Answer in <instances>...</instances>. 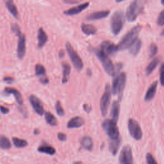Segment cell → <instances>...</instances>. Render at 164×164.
Wrapping results in <instances>:
<instances>
[{
	"instance_id": "1",
	"label": "cell",
	"mask_w": 164,
	"mask_h": 164,
	"mask_svg": "<svg viewBox=\"0 0 164 164\" xmlns=\"http://www.w3.org/2000/svg\"><path fill=\"white\" fill-rule=\"evenodd\" d=\"M142 26L140 25L134 26L124 35L120 42L117 45L118 51L128 49L131 45L138 38Z\"/></svg>"
},
{
	"instance_id": "2",
	"label": "cell",
	"mask_w": 164,
	"mask_h": 164,
	"mask_svg": "<svg viewBox=\"0 0 164 164\" xmlns=\"http://www.w3.org/2000/svg\"><path fill=\"white\" fill-rule=\"evenodd\" d=\"M93 51L101 64H102L105 72L110 76H114L115 74V67L108 55L103 52L101 49H93Z\"/></svg>"
},
{
	"instance_id": "3",
	"label": "cell",
	"mask_w": 164,
	"mask_h": 164,
	"mask_svg": "<svg viewBox=\"0 0 164 164\" xmlns=\"http://www.w3.org/2000/svg\"><path fill=\"white\" fill-rule=\"evenodd\" d=\"M125 22V18L122 11L117 10L112 15L110 21L111 30L113 34L117 35L122 30Z\"/></svg>"
},
{
	"instance_id": "4",
	"label": "cell",
	"mask_w": 164,
	"mask_h": 164,
	"mask_svg": "<svg viewBox=\"0 0 164 164\" xmlns=\"http://www.w3.org/2000/svg\"><path fill=\"white\" fill-rule=\"evenodd\" d=\"M126 75L124 72H121L116 75L112 83V92L114 95H118L119 100L121 99L123 90L126 85Z\"/></svg>"
},
{
	"instance_id": "5",
	"label": "cell",
	"mask_w": 164,
	"mask_h": 164,
	"mask_svg": "<svg viewBox=\"0 0 164 164\" xmlns=\"http://www.w3.org/2000/svg\"><path fill=\"white\" fill-rule=\"evenodd\" d=\"M144 9V2L142 1L132 2L126 10V18L128 21L133 22L137 19L138 16L142 12Z\"/></svg>"
},
{
	"instance_id": "6",
	"label": "cell",
	"mask_w": 164,
	"mask_h": 164,
	"mask_svg": "<svg viewBox=\"0 0 164 164\" xmlns=\"http://www.w3.org/2000/svg\"><path fill=\"white\" fill-rule=\"evenodd\" d=\"M102 127L111 140H116L120 138L119 131L116 122L112 119H105L102 123Z\"/></svg>"
},
{
	"instance_id": "7",
	"label": "cell",
	"mask_w": 164,
	"mask_h": 164,
	"mask_svg": "<svg viewBox=\"0 0 164 164\" xmlns=\"http://www.w3.org/2000/svg\"><path fill=\"white\" fill-rule=\"evenodd\" d=\"M65 48L67 53H68L69 58L73 65L75 67V69L78 71H82L83 68V63L80 55L78 54V53L74 49V48H72L71 43L67 42L65 44Z\"/></svg>"
},
{
	"instance_id": "8",
	"label": "cell",
	"mask_w": 164,
	"mask_h": 164,
	"mask_svg": "<svg viewBox=\"0 0 164 164\" xmlns=\"http://www.w3.org/2000/svg\"><path fill=\"white\" fill-rule=\"evenodd\" d=\"M111 93L112 90L110 88V85L109 84H106L105 85L104 93L100 101V110L101 114H102L103 117L106 115L107 112H108L109 110L110 101L111 99Z\"/></svg>"
},
{
	"instance_id": "9",
	"label": "cell",
	"mask_w": 164,
	"mask_h": 164,
	"mask_svg": "<svg viewBox=\"0 0 164 164\" xmlns=\"http://www.w3.org/2000/svg\"><path fill=\"white\" fill-rule=\"evenodd\" d=\"M128 131L130 135L136 140H140L142 138V131L140 124L133 119H129L128 122Z\"/></svg>"
},
{
	"instance_id": "10",
	"label": "cell",
	"mask_w": 164,
	"mask_h": 164,
	"mask_svg": "<svg viewBox=\"0 0 164 164\" xmlns=\"http://www.w3.org/2000/svg\"><path fill=\"white\" fill-rule=\"evenodd\" d=\"M119 160L121 164H133V157L131 147L128 145L124 147L121 151Z\"/></svg>"
},
{
	"instance_id": "11",
	"label": "cell",
	"mask_w": 164,
	"mask_h": 164,
	"mask_svg": "<svg viewBox=\"0 0 164 164\" xmlns=\"http://www.w3.org/2000/svg\"><path fill=\"white\" fill-rule=\"evenodd\" d=\"M30 103L32 105L33 110L37 114L42 115L44 114V110L41 101L35 95H30L29 97Z\"/></svg>"
},
{
	"instance_id": "12",
	"label": "cell",
	"mask_w": 164,
	"mask_h": 164,
	"mask_svg": "<svg viewBox=\"0 0 164 164\" xmlns=\"http://www.w3.org/2000/svg\"><path fill=\"white\" fill-rule=\"evenodd\" d=\"M101 50L106 55H113L118 51L117 46L110 41H104L100 45Z\"/></svg>"
},
{
	"instance_id": "13",
	"label": "cell",
	"mask_w": 164,
	"mask_h": 164,
	"mask_svg": "<svg viewBox=\"0 0 164 164\" xmlns=\"http://www.w3.org/2000/svg\"><path fill=\"white\" fill-rule=\"evenodd\" d=\"M18 37V56L19 59H22L25 56L26 53V36L23 33H21Z\"/></svg>"
},
{
	"instance_id": "14",
	"label": "cell",
	"mask_w": 164,
	"mask_h": 164,
	"mask_svg": "<svg viewBox=\"0 0 164 164\" xmlns=\"http://www.w3.org/2000/svg\"><path fill=\"white\" fill-rule=\"evenodd\" d=\"M89 4L90 3L89 2L80 4L76 7H72L68 10L64 11V14L67 15H74L78 14L80 12H82V11L84 10L85 9H86L89 6Z\"/></svg>"
},
{
	"instance_id": "15",
	"label": "cell",
	"mask_w": 164,
	"mask_h": 164,
	"mask_svg": "<svg viewBox=\"0 0 164 164\" xmlns=\"http://www.w3.org/2000/svg\"><path fill=\"white\" fill-rule=\"evenodd\" d=\"M3 93L5 94H12V95H14V96L15 97L17 102L18 103V104L19 105H22V103H23V100H22V95L18 90H17L16 89L12 88V87H6L3 90Z\"/></svg>"
},
{
	"instance_id": "16",
	"label": "cell",
	"mask_w": 164,
	"mask_h": 164,
	"mask_svg": "<svg viewBox=\"0 0 164 164\" xmlns=\"http://www.w3.org/2000/svg\"><path fill=\"white\" fill-rule=\"evenodd\" d=\"M109 14H110L109 10L98 11V12H95L88 15L87 17V19L89 21L101 19L106 18V17L109 15Z\"/></svg>"
},
{
	"instance_id": "17",
	"label": "cell",
	"mask_w": 164,
	"mask_h": 164,
	"mask_svg": "<svg viewBox=\"0 0 164 164\" xmlns=\"http://www.w3.org/2000/svg\"><path fill=\"white\" fill-rule=\"evenodd\" d=\"M85 124V120L81 117L76 116L72 117L71 119L67 123V128H80Z\"/></svg>"
},
{
	"instance_id": "18",
	"label": "cell",
	"mask_w": 164,
	"mask_h": 164,
	"mask_svg": "<svg viewBox=\"0 0 164 164\" xmlns=\"http://www.w3.org/2000/svg\"><path fill=\"white\" fill-rule=\"evenodd\" d=\"M157 86H158V82L157 81L154 82L151 85L150 87L148 89V90H147V92L145 95L144 99L146 101H150L154 98L155 95L156 94V92Z\"/></svg>"
},
{
	"instance_id": "19",
	"label": "cell",
	"mask_w": 164,
	"mask_h": 164,
	"mask_svg": "<svg viewBox=\"0 0 164 164\" xmlns=\"http://www.w3.org/2000/svg\"><path fill=\"white\" fill-rule=\"evenodd\" d=\"M119 112H120V104L119 101H114L112 105L111 108V119L115 122H117L119 117Z\"/></svg>"
},
{
	"instance_id": "20",
	"label": "cell",
	"mask_w": 164,
	"mask_h": 164,
	"mask_svg": "<svg viewBox=\"0 0 164 164\" xmlns=\"http://www.w3.org/2000/svg\"><path fill=\"white\" fill-rule=\"evenodd\" d=\"M38 48H42L45 44H46L48 41V35L46 33L44 32V29L42 28H40L38 31Z\"/></svg>"
},
{
	"instance_id": "21",
	"label": "cell",
	"mask_w": 164,
	"mask_h": 164,
	"mask_svg": "<svg viewBox=\"0 0 164 164\" xmlns=\"http://www.w3.org/2000/svg\"><path fill=\"white\" fill-rule=\"evenodd\" d=\"M81 146L85 150L89 151H92L94 147V142L92 138L89 136L83 137L81 140Z\"/></svg>"
},
{
	"instance_id": "22",
	"label": "cell",
	"mask_w": 164,
	"mask_h": 164,
	"mask_svg": "<svg viewBox=\"0 0 164 164\" xmlns=\"http://www.w3.org/2000/svg\"><path fill=\"white\" fill-rule=\"evenodd\" d=\"M81 28L82 32L87 35H94L97 32V28L92 25L83 23L81 25Z\"/></svg>"
},
{
	"instance_id": "23",
	"label": "cell",
	"mask_w": 164,
	"mask_h": 164,
	"mask_svg": "<svg viewBox=\"0 0 164 164\" xmlns=\"http://www.w3.org/2000/svg\"><path fill=\"white\" fill-rule=\"evenodd\" d=\"M62 67H63V77H62V83H66L69 80L71 67L66 62H63L62 63Z\"/></svg>"
},
{
	"instance_id": "24",
	"label": "cell",
	"mask_w": 164,
	"mask_h": 164,
	"mask_svg": "<svg viewBox=\"0 0 164 164\" xmlns=\"http://www.w3.org/2000/svg\"><path fill=\"white\" fill-rule=\"evenodd\" d=\"M141 47H142V41L140 39L137 38L128 48L129 53L133 55H137L139 53Z\"/></svg>"
},
{
	"instance_id": "25",
	"label": "cell",
	"mask_w": 164,
	"mask_h": 164,
	"mask_svg": "<svg viewBox=\"0 0 164 164\" xmlns=\"http://www.w3.org/2000/svg\"><path fill=\"white\" fill-rule=\"evenodd\" d=\"M121 144V139L116 140H111L109 143V151L113 155H115L119 149Z\"/></svg>"
},
{
	"instance_id": "26",
	"label": "cell",
	"mask_w": 164,
	"mask_h": 164,
	"mask_svg": "<svg viewBox=\"0 0 164 164\" xmlns=\"http://www.w3.org/2000/svg\"><path fill=\"white\" fill-rule=\"evenodd\" d=\"M7 8L9 10V12L12 14L15 18H19V12L18 8H17L15 5L12 0H8L5 2Z\"/></svg>"
},
{
	"instance_id": "27",
	"label": "cell",
	"mask_w": 164,
	"mask_h": 164,
	"mask_svg": "<svg viewBox=\"0 0 164 164\" xmlns=\"http://www.w3.org/2000/svg\"><path fill=\"white\" fill-rule=\"evenodd\" d=\"M38 151L40 152H42V153L48 154L49 155H53L56 152V150L53 147L48 144H44L39 146L38 148Z\"/></svg>"
},
{
	"instance_id": "28",
	"label": "cell",
	"mask_w": 164,
	"mask_h": 164,
	"mask_svg": "<svg viewBox=\"0 0 164 164\" xmlns=\"http://www.w3.org/2000/svg\"><path fill=\"white\" fill-rule=\"evenodd\" d=\"M160 60L159 58H155V59L152 60L149 64V65L146 67V75H150L151 73L155 69L156 66L160 63Z\"/></svg>"
},
{
	"instance_id": "29",
	"label": "cell",
	"mask_w": 164,
	"mask_h": 164,
	"mask_svg": "<svg viewBox=\"0 0 164 164\" xmlns=\"http://www.w3.org/2000/svg\"><path fill=\"white\" fill-rule=\"evenodd\" d=\"M11 148L10 140L5 135H0V148L3 149H8Z\"/></svg>"
},
{
	"instance_id": "30",
	"label": "cell",
	"mask_w": 164,
	"mask_h": 164,
	"mask_svg": "<svg viewBox=\"0 0 164 164\" xmlns=\"http://www.w3.org/2000/svg\"><path fill=\"white\" fill-rule=\"evenodd\" d=\"M45 120L51 126H55L57 125V120L52 113H50L49 112H46L45 113Z\"/></svg>"
},
{
	"instance_id": "31",
	"label": "cell",
	"mask_w": 164,
	"mask_h": 164,
	"mask_svg": "<svg viewBox=\"0 0 164 164\" xmlns=\"http://www.w3.org/2000/svg\"><path fill=\"white\" fill-rule=\"evenodd\" d=\"M12 141H13L14 146L16 147V148H25V147L27 146L28 145V142L26 140H24V139H19L17 137H13Z\"/></svg>"
},
{
	"instance_id": "32",
	"label": "cell",
	"mask_w": 164,
	"mask_h": 164,
	"mask_svg": "<svg viewBox=\"0 0 164 164\" xmlns=\"http://www.w3.org/2000/svg\"><path fill=\"white\" fill-rule=\"evenodd\" d=\"M35 75L37 76H46V69L42 64H38L35 65Z\"/></svg>"
},
{
	"instance_id": "33",
	"label": "cell",
	"mask_w": 164,
	"mask_h": 164,
	"mask_svg": "<svg viewBox=\"0 0 164 164\" xmlns=\"http://www.w3.org/2000/svg\"><path fill=\"white\" fill-rule=\"evenodd\" d=\"M158 48L157 45L155 43H152L150 46H149V58H152L154 57L156 55V54L158 53Z\"/></svg>"
},
{
	"instance_id": "34",
	"label": "cell",
	"mask_w": 164,
	"mask_h": 164,
	"mask_svg": "<svg viewBox=\"0 0 164 164\" xmlns=\"http://www.w3.org/2000/svg\"><path fill=\"white\" fill-rule=\"evenodd\" d=\"M55 110H56V113H57V114L59 116L64 115V114H65L64 110L63 109V108H62V106L60 102L59 101H58L55 104Z\"/></svg>"
},
{
	"instance_id": "35",
	"label": "cell",
	"mask_w": 164,
	"mask_h": 164,
	"mask_svg": "<svg viewBox=\"0 0 164 164\" xmlns=\"http://www.w3.org/2000/svg\"><path fill=\"white\" fill-rule=\"evenodd\" d=\"M146 162L147 164H158L155 158L151 153L146 155Z\"/></svg>"
},
{
	"instance_id": "36",
	"label": "cell",
	"mask_w": 164,
	"mask_h": 164,
	"mask_svg": "<svg viewBox=\"0 0 164 164\" xmlns=\"http://www.w3.org/2000/svg\"><path fill=\"white\" fill-rule=\"evenodd\" d=\"M11 29H12V31L17 36H19L22 33L21 32L20 28L18 24H15V23L12 24V26H11Z\"/></svg>"
},
{
	"instance_id": "37",
	"label": "cell",
	"mask_w": 164,
	"mask_h": 164,
	"mask_svg": "<svg viewBox=\"0 0 164 164\" xmlns=\"http://www.w3.org/2000/svg\"><path fill=\"white\" fill-rule=\"evenodd\" d=\"M157 24L160 26H164V10L162 11L158 17Z\"/></svg>"
},
{
	"instance_id": "38",
	"label": "cell",
	"mask_w": 164,
	"mask_h": 164,
	"mask_svg": "<svg viewBox=\"0 0 164 164\" xmlns=\"http://www.w3.org/2000/svg\"><path fill=\"white\" fill-rule=\"evenodd\" d=\"M160 81L163 87H164V63H163L160 69Z\"/></svg>"
},
{
	"instance_id": "39",
	"label": "cell",
	"mask_w": 164,
	"mask_h": 164,
	"mask_svg": "<svg viewBox=\"0 0 164 164\" xmlns=\"http://www.w3.org/2000/svg\"><path fill=\"white\" fill-rule=\"evenodd\" d=\"M58 139L60 141H65L67 140V135L63 133H58Z\"/></svg>"
},
{
	"instance_id": "40",
	"label": "cell",
	"mask_w": 164,
	"mask_h": 164,
	"mask_svg": "<svg viewBox=\"0 0 164 164\" xmlns=\"http://www.w3.org/2000/svg\"><path fill=\"white\" fill-rule=\"evenodd\" d=\"M83 110L85 111L87 114H89V113L91 112L92 110V109H91V106H90L88 104H84L83 105Z\"/></svg>"
},
{
	"instance_id": "41",
	"label": "cell",
	"mask_w": 164,
	"mask_h": 164,
	"mask_svg": "<svg viewBox=\"0 0 164 164\" xmlns=\"http://www.w3.org/2000/svg\"><path fill=\"white\" fill-rule=\"evenodd\" d=\"M40 82L43 84H48L49 83V79L46 76H42L40 77Z\"/></svg>"
},
{
	"instance_id": "42",
	"label": "cell",
	"mask_w": 164,
	"mask_h": 164,
	"mask_svg": "<svg viewBox=\"0 0 164 164\" xmlns=\"http://www.w3.org/2000/svg\"><path fill=\"white\" fill-rule=\"evenodd\" d=\"M0 111L3 114H7L9 112L10 110L8 108H6V107L3 106H0Z\"/></svg>"
},
{
	"instance_id": "43",
	"label": "cell",
	"mask_w": 164,
	"mask_h": 164,
	"mask_svg": "<svg viewBox=\"0 0 164 164\" xmlns=\"http://www.w3.org/2000/svg\"><path fill=\"white\" fill-rule=\"evenodd\" d=\"M3 81L7 83H12L14 82V79L12 77H5L3 78Z\"/></svg>"
},
{
	"instance_id": "44",
	"label": "cell",
	"mask_w": 164,
	"mask_h": 164,
	"mask_svg": "<svg viewBox=\"0 0 164 164\" xmlns=\"http://www.w3.org/2000/svg\"><path fill=\"white\" fill-rule=\"evenodd\" d=\"M19 110L21 114L23 115L25 117H27L28 116V112L26 111V110L24 108V107H19Z\"/></svg>"
},
{
	"instance_id": "45",
	"label": "cell",
	"mask_w": 164,
	"mask_h": 164,
	"mask_svg": "<svg viewBox=\"0 0 164 164\" xmlns=\"http://www.w3.org/2000/svg\"><path fill=\"white\" fill-rule=\"evenodd\" d=\"M65 3H69V4H76L80 3V1H71V0H65L64 1Z\"/></svg>"
},
{
	"instance_id": "46",
	"label": "cell",
	"mask_w": 164,
	"mask_h": 164,
	"mask_svg": "<svg viewBox=\"0 0 164 164\" xmlns=\"http://www.w3.org/2000/svg\"><path fill=\"white\" fill-rule=\"evenodd\" d=\"M64 55H65L64 51V50H60V52H59V56H60V57L62 58L64 56Z\"/></svg>"
},
{
	"instance_id": "47",
	"label": "cell",
	"mask_w": 164,
	"mask_h": 164,
	"mask_svg": "<svg viewBox=\"0 0 164 164\" xmlns=\"http://www.w3.org/2000/svg\"><path fill=\"white\" fill-rule=\"evenodd\" d=\"M39 133H40V132H39V130L38 129H35L34 130V134L35 135H38Z\"/></svg>"
},
{
	"instance_id": "48",
	"label": "cell",
	"mask_w": 164,
	"mask_h": 164,
	"mask_svg": "<svg viewBox=\"0 0 164 164\" xmlns=\"http://www.w3.org/2000/svg\"><path fill=\"white\" fill-rule=\"evenodd\" d=\"M73 164H83V163L82 162L77 161V162H75L74 163H73Z\"/></svg>"
},
{
	"instance_id": "49",
	"label": "cell",
	"mask_w": 164,
	"mask_h": 164,
	"mask_svg": "<svg viewBox=\"0 0 164 164\" xmlns=\"http://www.w3.org/2000/svg\"><path fill=\"white\" fill-rule=\"evenodd\" d=\"M160 35H161V36H164V29L162 31V32H161V33H160Z\"/></svg>"
},
{
	"instance_id": "50",
	"label": "cell",
	"mask_w": 164,
	"mask_h": 164,
	"mask_svg": "<svg viewBox=\"0 0 164 164\" xmlns=\"http://www.w3.org/2000/svg\"><path fill=\"white\" fill-rule=\"evenodd\" d=\"M161 3H162V4H163L164 5V0H162V1H161Z\"/></svg>"
}]
</instances>
